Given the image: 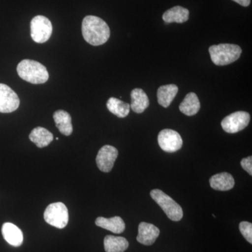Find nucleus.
<instances>
[{
  "instance_id": "dca6fc26",
  "label": "nucleus",
  "mask_w": 252,
  "mask_h": 252,
  "mask_svg": "<svg viewBox=\"0 0 252 252\" xmlns=\"http://www.w3.org/2000/svg\"><path fill=\"white\" fill-rule=\"evenodd\" d=\"M178 90V87L175 84L160 86L157 92L158 102L162 107L167 108L171 104Z\"/></svg>"
},
{
  "instance_id": "0eeeda50",
  "label": "nucleus",
  "mask_w": 252,
  "mask_h": 252,
  "mask_svg": "<svg viewBox=\"0 0 252 252\" xmlns=\"http://www.w3.org/2000/svg\"><path fill=\"white\" fill-rule=\"evenodd\" d=\"M250 122V114L240 111L225 117L220 124L225 132L233 134L244 130L249 125Z\"/></svg>"
},
{
  "instance_id": "f3484780",
  "label": "nucleus",
  "mask_w": 252,
  "mask_h": 252,
  "mask_svg": "<svg viewBox=\"0 0 252 252\" xmlns=\"http://www.w3.org/2000/svg\"><path fill=\"white\" fill-rule=\"evenodd\" d=\"M29 138L33 143L36 144V147L44 148L52 142L54 140V135L44 127H36L32 130Z\"/></svg>"
},
{
  "instance_id": "4be33fe9",
  "label": "nucleus",
  "mask_w": 252,
  "mask_h": 252,
  "mask_svg": "<svg viewBox=\"0 0 252 252\" xmlns=\"http://www.w3.org/2000/svg\"><path fill=\"white\" fill-rule=\"evenodd\" d=\"M107 107L111 113L119 118H125L130 112V104L116 97H110L107 100Z\"/></svg>"
},
{
  "instance_id": "393cba45",
  "label": "nucleus",
  "mask_w": 252,
  "mask_h": 252,
  "mask_svg": "<svg viewBox=\"0 0 252 252\" xmlns=\"http://www.w3.org/2000/svg\"><path fill=\"white\" fill-rule=\"evenodd\" d=\"M233 1L241 5V6H245V7L248 6L251 3V0H233Z\"/></svg>"
},
{
  "instance_id": "a211bd4d",
  "label": "nucleus",
  "mask_w": 252,
  "mask_h": 252,
  "mask_svg": "<svg viewBox=\"0 0 252 252\" xmlns=\"http://www.w3.org/2000/svg\"><path fill=\"white\" fill-rule=\"evenodd\" d=\"M132 103L130 108L134 112L141 114L149 107V99L148 96L142 89H135L132 91L130 94Z\"/></svg>"
},
{
  "instance_id": "6ab92c4d",
  "label": "nucleus",
  "mask_w": 252,
  "mask_h": 252,
  "mask_svg": "<svg viewBox=\"0 0 252 252\" xmlns=\"http://www.w3.org/2000/svg\"><path fill=\"white\" fill-rule=\"evenodd\" d=\"M189 18V11L182 6H177L167 10L162 15V19L165 23H183Z\"/></svg>"
},
{
  "instance_id": "6e6552de",
  "label": "nucleus",
  "mask_w": 252,
  "mask_h": 252,
  "mask_svg": "<svg viewBox=\"0 0 252 252\" xmlns=\"http://www.w3.org/2000/svg\"><path fill=\"white\" fill-rule=\"evenodd\" d=\"M158 142L160 148L165 152L174 153L182 148L183 140L177 131L164 129L159 132Z\"/></svg>"
},
{
  "instance_id": "39448f33",
  "label": "nucleus",
  "mask_w": 252,
  "mask_h": 252,
  "mask_svg": "<svg viewBox=\"0 0 252 252\" xmlns=\"http://www.w3.org/2000/svg\"><path fill=\"white\" fill-rule=\"evenodd\" d=\"M44 218L46 223L62 229L67 225L69 221V212L64 203L58 202L51 204L46 207Z\"/></svg>"
},
{
  "instance_id": "7ed1b4c3",
  "label": "nucleus",
  "mask_w": 252,
  "mask_h": 252,
  "mask_svg": "<svg viewBox=\"0 0 252 252\" xmlns=\"http://www.w3.org/2000/svg\"><path fill=\"white\" fill-rule=\"evenodd\" d=\"M210 58L216 65L223 66L231 64L240 59L242 49L231 44H220L210 46L209 49Z\"/></svg>"
},
{
  "instance_id": "9b49d317",
  "label": "nucleus",
  "mask_w": 252,
  "mask_h": 252,
  "mask_svg": "<svg viewBox=\"0 0 252 252\" xmlns=\"http://www.w3.org/2000/svg\"><path fill=\"white\" fill-rule=\"evenodd\" d=\"M160 235V230L152 223L141 222L138 227L137 240L139 243L150 246L155 243Z\"/></svg>"
},
{
  "instance_id": "423d86ee",
  "label": "nucleus",
  "mask_w": 252,
  "mask_h": 252,
  "mask_svg": "<svg viewBox=\"0 0 252 252\" xmlns=\"http://www.w3.org/2000/svg\"><path fill=\"white\" fill-rule=\"evenodd\" d=\"M52 23L44 16H36L31 23L32 39L38 44H43L49 40L52 35Z\"/></svg>"
},
{
  "instance_id": "1a4fd4ad",
  "label": "nucleus",
  "mask_w": 252,
  "mask_h": 252,
  "mask_svg": "<svg viewBox=\"0 0 252 252\" xmlns=\"http://www.w3.org/2000/svg\"><path fill=\"white\" fill-rule=\"evenodd\" d=\"M18 94L9 86L0 84V112L11 113L19 107Z\"/></svg>"
},
{
  "instance_id": "4468645a",
  "label": "nucleus",
  "mask_w": 252,
  "mask_h": 252,
  "mask_svg": "<svg viewBox=\"0 0 252 252\" xmlns=\"http://www.w3.org/2000/svg\"><path fill=\"white\" fill-rule=\"evenodd\" d=\"M210 187L217 190L226 191L234 187L235 181L233 176L228 172H221L213 175L210 180Z\"/></svg>"
},
{
  "instance_id": "aec40b11",
  "label": "nucleus",
  "mask_w": 252,
  "mask_h": 252,
  "mask_svg": "<svg viewBox=\"0 0 252 252\" xmlns=\"http://www.w3.org/2000/svg\"><path fill=\"white\" fill-rule=\"evenodd\" d=\"M200 109V101L195 93H189L187 94L180 105L181 112L189 117L196 114Z\"/></svg>"
},
{
  "instance_id": "f257e3e1",
  "label": "nucleus",
  "mask_w": 252,
  "mask_h": 252,
  "mask_svg": "<svg viewBox=\"0 0 252 252\" xmlns=\"http://www.w3.org/2000/svg\"><path fill=\"white\" fill-rule=\"evenodd\" d=\"M81 31L84 39L92 46L105 44L110 36L108 25L97 16H86L83 20Z\"/></svg>"
},
{
  "instance_id": "2eb2a0df",
  "label": "nucleus",
  "mask_w": 252,
  "mask_h": 252,
  "mask_svg": "<svg viewBox=\"0 0 252 252\" xmlns=\"http://www.w3.org/2000/svg\"><path fill=\"white\" fill-rule=\"evenodd\" d=\"M55 124L63 135H71L73 132L72 117L64 110H58L54 114Z\"/></svg>"
},
{
  "instance_id": "f8f14e48",
  "label": "nucleus",
  "mask_w": 252,
  "mask_h": 252,
  "mask_svg": "<svg viewBox=\"0 0 252 252\" xmlns=\"http://www.w3.org/2000/svg\"><path fill=\"white\" fill-rule=\"evenodd\" d=\"M3 238L9 245L14 247H20L23 244V232L18 227L13 223H4L1 227Z\"/></svg>"
},
{
  "instance_id": "ddd939ff",
  "label": "nucleus",
  "mask_w": 252,
  "mask_h": 252,
  "mask_svg": "<svg viewBox=\"0 0 252 252\" xmlns=\"http://www.w3.org/2000/svg\"><path fill=\"white\" fill-rule=\"evenodd\" d=\"M95 224L116 234L122 233L126 229L125 222L120 217H114L112 218L97 217L95 220Z\"/></svg>"
},
{
  "instance_id": "9d476101",
  "label": "nucleus",
  "mask_w": 252,
  "mask_h": 252,
  "mask_svg": "<svg viewBox=\"0 0 252 252\" xmlns=\"http://www.w3.org/2000/svg\"><path fill=\"white\" fill-rule=\"evenodd\" d=\"M119 152L117 149L110 145H105L99 149L96 163L100 171L109 172L114 167V162L117 160Z\"/></svg>"
},
{
  "instance_id": "20e7f679",
  "label": "nucleus",
  "mask_w": 252,
  "mask_h": 252,
  "mask_svg": "<svg viewBox=\"0 0 252 252\" xmlns=\"http://www.w3.org/2000/svg\"><path fill=\"white\" fill-rule=\"evenodd\" d=\"M151 197L161 207L167 217L173 221H179L183 217L182 207L171 197L167 195L160 189H154L151 191Z\"/></svg>"
},
{
  "instance_id": "5701e85b",
  "label": "nucleus",
  "mask_w": 252,
  "mask_h": 252,
  "mask_svg": "<svg viewBox=\"0 0 252 252\" xmlns=\"http://www.w3.org/2000/svg\"><path fill=\"white\" fill-rule=\"evenodd\" d=\"M240 233H242L244 238L246 239L247 241L252 244V224L248 221H242L239 225Z\"/></svg>"
},
{
  "instance_id": "b1692460",
  "label": "nucleus",
  "mask_w": 252,
  "mask_h": 252,
  "mask_svg": "<svg viewBox=\"0 0 252 252\" xmlns=\"http://www.w3.org/2000/svg\"><path fill=\"white\" fill-rule=\"evenodd\" d=\"M241 166L245 171L248 172L250 175H252V157L245 158L241 160Z\"/></svg>"
},
{
  "instance_id": "f03ea898",
  "label": "nucleus",
  "mask_w": 252,
  "mask_h": 252,
  "mask_svg": "<svg viewBox=\"0 0 252 252\" xmlns=\"http://www.w3.org/2000/svg\"><path fill=\"white\" fill-rule=\"evenodd\" d=\"M18 76L32 84H42L49 80V74L46 67L32 60H23L17 66Z\"/></svg>"
},
{
  "instance_id": "412c9836",
  "label": "nucleus",
  "mask_w": 252,
  "mask_h": 252,
  "mask_svg": "<svg viewBox=\"0 0 252 252\" xmlns=\"http://www.w3.org/2000/svg\"><path fill=\"white\" fill-rule=\"evenodd\" d=\"M128 246V242L124 237L107 235L104 238V247L106 252H124Z\"/></svg>"
}]
</instances>
